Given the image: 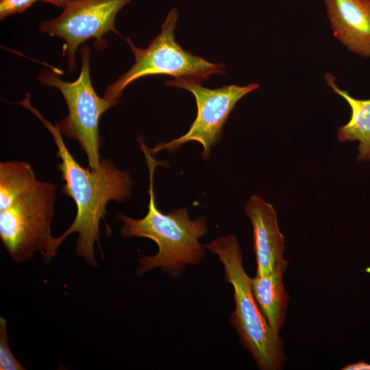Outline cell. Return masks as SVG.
Segmentation results:
<instances>
[{
	"mask_svg": "<svg viewBox=\"0 0 370 370\" xmlns=\"http://www.w3.org/2000/svg\"><path fill=\"white\" fill-rule=\"evenodd\" d=\"M30 110L51 133L57 147V165L64 182L62 193L73 199L77 207L76 217L71 226L59 237L54 238L45 261H50L62 241L72 233H77V254L88 264L96 265L95 243L99 240V222L106 214L110 201L124 202L131 196L132 181L129 173L116 167L108 159H102L99 169L82 167L66 146L56 125L45 119L30 103V95L17 103Z\"/></svg>",
	"mask_w": 370,
	"mask_h": 370,
	"instance_id": "1",
	"label": "cell"
},
{
	"mask_svg": "<svg viewBox=\"0 0 370 370\" xmlns=\"http://www.w3.org/2000/svg\"><path fill=\"white\" fill-rule=\"evenodd\" d=\"M145 154L149 169V200L148 211L142 219H133L123 213L117 217L123 222L121 234L124 237L147 238L154 241L158 253L152 256H143L138 273L142 275L157 267L173 276L177 275L187 264H197L204 258L205 249L199 238L207 232L206 219L198 217L191 220L187 208L164 214L156 204L153 190V173L161 162L156 160L143 139L138 140Z\"/></svg>",
	"mask_w": 370,
	"mask_h": 370,
	"instance_id": "2",
	"label": "cell"
},
{
	"mask_svg": "<svg viewBox=\"0 0 370 370\" xmlns=\"http://www.w3.org/2000/svg\"><path fill=\"white\" fill-rule=\"evenodd\" d=\"M218 256L223 266L225 280L234 289L235 309L230 323L237 332L243 346L261 370H280L286 357L280 333L269 325L252 291L251 278L243 265V255L234 234L219 237L206 245Z\"/></svg>",
	"mask_w": 370,
	"mask_h": 370,
	"instance_id": "3",
	"label": "cell"
},
{
	"mask_svg": "<svg viewBox=\"0 0 370 370\" xmlns=\"http://www.w3.org/2000/svg\"><path fill=\"white\" fill-rule=\"evenodd\" d=\"M177 18V10L173 8L162 24L160 32L145 49L135 46L129 37L125 38L135 62L127 72L106 89L103 98L112 106L119 103L123 90L130 84L144 76L164 75L201 82L212 75L225 73L223 64L210 62L194 56L175 41L174 32Z\"/></svg>",
	"mask_w": 370,
	"mask_h": 370,
	"instance_id": "4",
	"label": "cell"
},
{
	"mask_svg": "<svg viewBox=\"0 0 370 370\" xmlns=\"http://www.w3.org/2000/svg\"><path fill=\"white\" fill-rule=\"evenodd\" d=\"M82 65L78 77L73 82L62 80L58 71L45 70L37 76L43 85L57 88L62 94L68 108V114L56 123L61 134L75 140L85 152L88 166L99 169V149L102 145L99 123L101 116L112 105L95 92L90 79V49L83 45L80 49Z\"/></svg>",
	"mask_w": 370,
	"mask_h": 370,
	"instance_id": "5",
	"label": "cell"
},
{
	"mask_svg": "<svg viewBox=\"0 0 370 370\" xmlns=\"http://www.w3.org/2000/svg\"><path fill=\"white\" fill-rule=\"evenodd\" d=\"M56 186L38 180L26 193L7 208L0 210V238L16 262L31 258L40 251L45 258L54 237L51 226Z\"/></svg>",
	"mask_w": 370,
	"mask_h": 370,
	"instance_id": "6",
	"label": "cell"
},
{
	"mask_svg": "<svg viewBox=\"0 0 370 370\" xmlns=\"http://www.w3.org/2000/svg\"><path fill=\"white\" fill-rule=\"evenodd\" d=\"M200 83L184 78L166 81L167 86L190 92L195 99L197 112L186 133L169 142L157 144L149 149L151 154L161 150L173 152L184 143L195 141L202 145V156L207 160L211 148L221 141L224 124L236 103L259 87L258 84L251 83L245 86L232 84L210 89L202 86Z\"/></svg>",
	"mask_w": 370,
	"mask_h": 370,
	"instance_id": "7",
	"label": "cell"
},
{
	"mask_svg": "<svg viewBox=\"0 0 370 370\" xmlns=\"http://www.w3.org/2000/svg\"><path fill=\"white\" fill-rule=\"evenodd\" d=\"M132 0H75L63 8L56 18L42 22L40 31L57 36L65 42L69 71L76 69L75 53L78 47L94 38L95 47L103 49V36L109 32L116 34L114 27L117 13Z\"/></svg>",
	"mask_w": 370,
	"mask_h": 370,
	"instance_id": "8",
	"label": "cell"
},
{
	"mask_svg": "<svg viewBox=\"0 0 370 370\" xmlns=\"http://www.w3.org/2000/svg\"><path fill=\"white\" fill-rule=\"evenodd\" d=\"M253 227L256 275L270 274L284 261V237L278 226L273 206L259 196H251L245 206Z\"/></svg>",
	"mask_w": 370,
	"mask_h": 370,
	"instance_id": "9",
	"label": "cell"
},
{
	"mask_svg": "<svg viewBox=\"0 0 370 370\" xmlns=\"http://www.w3.org/2000/svg\"><path fill=\"white\" fill-rule=\"evenodd\" d=\"M334 36L351 52L370 57V0H323Z\"/></svg>",
	"mask_w": 370,
	"mask_h": 370,
	"instance_id": "10",
	"label": "cell"
},
{
	"mask_svg": "<svg viewBox=\"0 0 370 370\" xmlns=\"http://www.w3.org/2000/svg\"><path fill=\"white\" fill-rule=\"evenodd\" d=\"M288 265L284 260L268 275L251 278L254 296L270 327L277 333L284 324L288 304V293L283 276Z\"/></svg>",
	"mask_w": 370,
	"mask_h": 370,
	"instance_id": "11",
	"label": "cell"
},
{
	"mask_svg": "<svg viewBox=\"0 0 370 370\" xmlns=\"http://www.w3.org/2000/svg\"><path fill=\"white\" fill-rule=\"evenodd\" d=\"M325 79L332 90L343 97L351 108L349 121L338 128V139L342 142L358 141V160H370V99L353 97L336 86L331 74H326Z\"/></svg>",
	"mask_w": 370,
	"mask_h": 370,
	"instance_id": "12",
	"label": "cell"
},
{
	"mask_svg": "<svg viewBox=\"0 0 370 370\" xmlns=\"http://www.w3.org/2000/svg\"><path fill=\"white\" fill-rule=\"evenodd\" d=\"M38 180L31 165L25 161L0 163V210L9 207L29 191Z\"/></svg>",
	"mask_w": 370,
	"mask_h": 370,
	"instance_id": "13",
	"label": "cell"
},
{
	"mask_svg": "<svg viewBox=\"0 0 370 370\" xmlns=\"http://www.w3.org/2000/svg\"><path fill=\"white\" fill-rule=\"evenodd\" d=\"M25 368L15 358L8 344L6 321L0 319V369L22 370Z\"/></svg>",
	"mask_w": 370,
	"mask_h": 370,
	"instance_id": "14",
	"label": "cell"
},
{
	"mask_svg": "<svg viewBox=\"0 0 370 370\" xmlns=\"http://www.w3.org/2000/svg\"><path fill=\"white\" fill-rule=\"evenodd\" d=\"M38 1L42 0H0V20L23 12Z\"/></svg>",
	"mask_w": 370,
	"mask_h": 370,
	"instance_id": "15",
	"label": "cell"
},
{
	"mask_svg": "<svg viewBox=\"0 0 370 370\" xmlns=\"http://www.w3.org/2000/svg\"><path fill=\"white\" fill-rule=\"evenodd\" d=\"M342 370H370V364L364 362H358L356 363L347 365L343 368Z\"/></svg>",
	"mask_w": 370,
	"mask_h": 370,
	"instance_id": "16",
	"label": "cell"
},
{
	"mask_svg": "<svg viewBox=\"0 0 370 370\" xmlns=\"http://www.w3.org/2000/svg\"><path fill=\"white\" fill-rule=\"evenodd\" d=\"M42 1L47 2V3H50L58 7L64 8L66 6H67L69 3H71L72 1L75 0H42Z\"/></svg>",
	"mask_w": 370,
	"mask_h": 370,
	"instance_id": "17",
	"label": "cell"
}]
</instances>
